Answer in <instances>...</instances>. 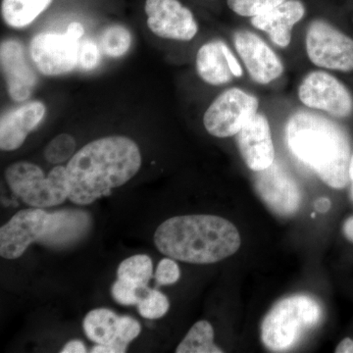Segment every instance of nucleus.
<instances>
[{
    "label": "nucleus",
    "instance_id": "nucleus-1",
    "mask_svg": "<svg viewBox=\"0 0 353 353\" xmlns=\"http://www.w3.org/2000/svg\"><path fill=\"white\" fill-rule=\"evenodd\" d=\"M141 166V150L132 139L123 136L95 139L67 164L69 199L78 205H88L129 182Z\"/></svg>",
    "mask_w": 353,
    "mask_h": 353
},
{
    "label": "nucleus",
    "instance_id": "nucleus-2",
    "mask_svg": "<svg viewBox=\"0 0 353 353\" xmlns=\"http://www.w3.org/2000/svg\"><path fill=\"white\" fill-rule=\"evenodd\" d=\"M292 154L333 189L350 183L352 146L347 132L334 121L314 113L294 114L285 127Z\"/></svg>",
    "mask_w": 353,
    "mask_h": 353
},
{
    "label": "nucleus",
    "instance_id": "nucleus-3",
    "mask_svg": "<svg viewBox=\"0 0 353 353\" xmlns=\"http://www.w3.org/2000/svg\"><path fill=\"white\" fill-rule=\"evenodd\" d=\"M154 243L171 259L194 264H211L232 256L241 248L233 223L215 215L176 216L157 228Z\"/></svg>",
    "mask_w": 353,
    "mask_h": 353
},
{
    "label": "nucleus",
    "instance_id": "nucleus-4",
    "mask_svg": "<svg viewBox=\"0 0 353 353\" xmlns=\"http://www.w3.org/2000/svg\"><path fill=\"white\" fill-rule=\"evenodd\" d=\"M323 310L313 297L296 294L274 304L261 325V340L272 352H288L321 321Z\"/></svg>",
    "mask_w": 353,
    "mask_h": 353
},
{
    "label": "nucleus",
    "instance_id": "nucleus-5",
    "mask_svg": "<svg viewBox=\"0 0 353 353\" xmlns=\"http://www.w3.org/2000/svg\"><path fill=\"white\" fill-rule=\"evenodd\" d=\"M6 180L14 194L32 208H51L69 199L64 166L55 167L46 176L38 165L16 162L6 169Z\"/></svg>",
    "mask_w": 353,
    "mask_h": 353
},
{
    "label": "nucleus",
    "instance_id": "nucleus-6",
    "mask_svg": "<svg viewBox=\"0 0 353 353\" xmlns=\"http://www.w3.org/2000/svg\"><path fill=\"white\" fill-rule=\"evenodd\" d=\"M310 61L321 68L353 71V39L323 20L309 25L305 39Z\"/></svg>",
    "mask_w": 353,
    "mask_h": 353
},
{
    "label": "nucleus",
    "instance_id": "nucleus-7",
    "mask_svg": "<svg viewBox=\"0 0 353 353\" xmlns=\"http://www.w3.org/2000/svg\"><path fill=\"white\" fill-rule=\"evenodd\" d=\"M256 97L238 88L222 92L206 110L203 125L206 131L216 138L236 136L241 128L259 110Z\"/></svg>",
    "mask_w": 353,
    "mask_h": 353
},
{
    "label": "nucleus",
    "instance_id": "nucleus-8",
    "mask_svg": "<svg viewBox=\"0 0 353 353\" xmlns=\"http://www.w3.org/2000/svg\"><path fill=\"white\" fill-rule=\"evenodd\" d=\"M299 97L309 108L324 111L336 118H347L353 112L350 90L331 74L315 71L303 79Z\"/></svg>",
    "mask_w": 353,
    "mask_h": 353
},
{
    "label": "nucleus",
    "instance_id": "nucleus-9",
    "mask_svg": "<svg viewBox=\"0 0 353 353\" xmlns=\"http://www.w3.org/2000/svg\"><path fill=\"white\" fill-rule=\"evenodd\" d=\"M80 43L67 32H41L30 43V57L43 75H63L78 67Z\"/></svg>",
    "mask_w": 353,
    "mask_h": 353
},
{
    "label": "nucleus",
    "instance_id": "nucleus-10",
    "mask_svg": "<svg viewBox=\"0 0 353 353\" xmlns=\"http://www.w3.org/2000/svg\"><path fill=\"white\" fill-rule=\"evenodd\" d=\"M254 188L257 196L274 214L289 217L301 208L303 196L299 185L275 162L265 170L255 172Z\"/></svg>",
    "mask_w": 353,
    "mask_h": 353
},
{
    "label": "nucleus",
    "instance_id": "nucleus-11",
    "mask_svg": "<svg viewBox=\"0 0 353 353\" xmlns=\"http://www.w3.org/2000/svg\"><path fill=\"white\" fill-rule=\"evenodd\" d=\"M148 29L159 38L189 41L199 32L194 14L179 0H146Z\"/></svg>",
    "mask_w": 353,
    "mask_h": 353
},
{
    "label": "nucleus",
    "instance_id": "nucleus-12",
    "mask_svg": "<svg viewBox=\"0 0 353 353\" xmlns=\"http://www.w3.org/2000/svg\"><path fill=\"white\" fill-rule=\"evenodd\" d=\"M50 214L41 208L24 209L16 213L0 229V255L6 259L20 257L34 241L48 231Z\"/></svg>",
    "mask_w": 353,
    "mask_h": 353
},
{
    "label": "nucleus",
    "instance_id": "nucleus-13",
    "mask_svg": "<svg viewBox=\"0 0 353 353\" xmlns=\"http://www.w3.org/2000/svg\"><path fill=\"white\" fill-rule=\"evenodd\" d=\"M234 46L255 83L267 85L282 76L284 66L278 55L263 39L248 31L234 36Z\"/></svg>",
    "mask_w": 353,
    "mask_h": 353
},
{
    "label": "nucleus",
    "instance_id": "nucleus-14",
    "mask_svg": "<svg viewBox=\"0 0 353 353\" xmlns=\"http://www.w3.org/2000/svg\"><path fill=\"white\" fill-rule=\"evenodd\" d=\"M0 63L11 99L15 102H24L29 99L36 88L38 78L28 61L23 44L16 39L2 41Z\"/></svg>",
    "mask_w": 353,
    "mask_h": 353
},
{
    "label": "nucleus",
    "instance_id": "nucleus-15",
    "mask_svg": "<svg viewBox=\"0 0 353 353\" xmlns=\"http://www.w3.org/2000/svg\"><path fill=\"white\" fill-rule=\"evenodd\" d=\"M236 143L246 166L253 172L265 170L275 160V148L270 125L262 114L256 113L236 134Z\"/></svg>",
    "mask_w": 353,
    "mask_h": 353
},
{
    "label": "nucleus",
    "instance_id": "nucleus-16",
    "mask_svg": "<svg viewBox=\"0 0 353 353\" xmlns=\"http://www.w3.org/2000/svg\"><path fill=\"white\" fill-rule=\"evenodd\" d=\"M196 71L204 82L221 85L231 82L232 78L243 76L238 59L222 41L203 44L196 54Z\"/></svg>",
    "mask_w": 353,
    "mask_h": 353
},
{
    "label": "nucleus",
    "instance_id": "nucleus-17",
    "mask_svg": "<svg viewBox=\"0 0 353 353\" xmlns=\"http://www.w3.org/2000/svg\"><path fill=\"white\" fill-rule=\"evenodd\" d=\"M43 102L34 101L23 104L2 115L0 120V148L13 152L25 143L28 134L36 130L46 116Z\"/></svg>",
    "mask_w": 353,
    "mask_h": 353
},
{
    "label": "nucleus",
    "instance_id": "nucleus-18",
    "mask_svg": "<svg viewBox=\"0 0 353 353\" xmlns=\"http://www.w3.org/2000/svg\"><path fill=\"white\" fill-rule=\"evenodd\" d=\"M305 14V7L299 0H285L279 6L252 18L253 27L270 37L276 46L285 48L292 41V31Z\"/></svg>",
    "mask_w": 353,
    "mask_h": 353
},
{
    "label": "nucleus",
    "instance_id": "nucleus-19",
    "mask_svg": "<svg viewBox=\"0 0 353 353\" xmlns=\"http://www.w3.org/2000/svg\"><path fill=\"white\" fill-rule=\"evenodd\" d=\"M53 0H2L1 15L13 29L28 27L44 12Z\"/></svg>",
    "mask_w": 353,
    "mask_h": 353
},
{
    "label": "nucleus",
    "instance_id": "nucleus-20",
    "mask_svg": "<svg viewBox=\"0 0 353 353\" xmlns=\"http://www.w3.org/2000/svg\"><path fill=\"white\" fill-rule=\"evenodd\" d=\"M119 320L120 316L109 309H94L83 319V330L88 338L97 345H110L117 338Z\"/></svg>",
    "mask_w": 353,
    "mask_h": 353
},
{
    "label": "nucleus",
    "instance_id": "nucleus-21",
    "mask_svg": "<svg viewBox=\"0 0 353 353\" xmlns=\"http://www.w3.org/2000/svg\"><path fill=\"white\" fill-rule=\"evenodd\" d=\"M176 352L223 353V350L214 345V330L210 323L202 320L190 328Z\"/></svg>",
    "mask_w": 353,
    "mask_h": 353
},
{
    "label": "nucleus",
    "instance_id": "nucleus-22",
    "mask_svg": "<svg viewBox=\"0 0 353 353\" xmlns=\"http://www.w3.org/2000/svg\"><path fill=\"white\" fill-rule=\"evenodd\" d=\"M118 279L136 285L139 289H145L152 277V261L145 254L134 255L119 265Z\"/></svg>",
    "mask_w": 353,
    "mask_h": 353
},
{
    "label": "nucleus",
    "instance_id": "nucleus-23",
    "mask_svg": "<svg viewBox=\"0 0 353 353\" xmlns=\"http://www.w3.org/2000/svg\"><path fill=\"white\" fill-rule=\"evenodd\" d=\"M85 213L73 212V211H61L50 214L48 228H63V231L60 232L54 238L51 239L48 243H63L71 241L79 234H82L85 227Z\"/></svg>",
    "mask_w": 353,
    "mask_h": 353
},
{
    "label": "nucleus",
    "instance_id": "nucleus-24",
    "mask_svg": "<svg viewBox=\"0 0 353 353\" xmlns=\"http://www.w3.org/2000/svg\"><path fill=\"white\" fill-rule=\"evenodd\" d=\"M132 46V34L122 25L105 28L101 36V46L104 54L110 58L124 57Z\"/></svg>",
    "mask_w": 353,
    "mask_h": 353
},
{
    "label": "nucleus",
    "instance_id": "nucleus-25",
    "mask_svg": "<svg viewBox=\"0 0 353 353\" xmlns=\"http://www.w3.org/2000/svg\"><path fill=\"white\" fill-rule=\"evenodd\" d=\"M141 333V325L130 316H121L116 340L110 345H97L92 347V353H124L128 345Z\"/></svg>",
    "mask_w": 353,
    "mask_h": 353
},
{
    "label": "nucleus",
    "instance_id": "nucleus-26",
    "mask_svg": "<svg viewBox=\"0 0 353 353\" xmlns=\"http://www.w3.org/2000/svg\"><path fill=\"white\" fill-rule=\"evenodd\" d=\"M139 312L148 319H159L166 314L170 307L168 299L157 290L146 288L139 299Z\"/></svg>",
    "mask_w": 353,
    "mask_h": 353
},
{
    "label": "nucleus",
    "instance_id": "nucleus-27",
    "mask_svg": "<svg viewBox=\"0 0 353 353\" xmlns=\"http://www.w3.org/2000/svg\"><path fill=\"white\" fill-rule=\"evenodd\" d=\"M75 148V139L71 134H61L46 145L44 157L51 164L62 163L74 157Z\"/></svg>",
    "mask_w": 353,
    "mask_h": 353
},
{
    "label": "nucleus",
    "instance_id": "nucleus-28",
    "mask_svg": "<svg viewBox=\"0 0 353 353\" xmlns=\"http://www.w3.org/2000/svg\"><path fill=\"white\" fill-rule=\"evenodd\" d=\"M285 0H227L233 12L243 17H255L267 12Z\"/></svg>",
    "mask_w": 353,
    "mask_h": 353
},
{
    "label": "nucleus",
    "instance_id": "nucleus-29",
    "mask_svg": "<svg viewBox=\"0 0 353 353\" xmlns=\"http://www.w3.org/2000/svg\"><path fill=\"white\" fill-rule=\"evenodd\" d=\"M146 288L145 289H139L132 283L118 279L112 287V296L118 303L123 304V305H134V304L139 303Z\"/></svg>",
    "mask_w": 353,
    "mask_h": 353
},
{
    "label": "nucleus",
    "instance_id": "nucleus-30",
    "mask_svg": "<svg viewBox=\"0 0 353 353\" xmlns=\"http://www.w3.org/2000/svg\"><path fill=\"white\" fill-rule=\"evenodd\" d=\"M101 52L99 46L90 39L81 41L78 53V67L85 71H90L99 66Z\"/></svg>",
    "mask_w": 353,
    "mask_h": 353
},
{
    "label": "nucleus",
    "instance_id": "nucleus-31",
    "mask_svg": "<svg viewBox=\"0 0 353 353\" xmlns=\"http://www.w3.org/2000/svg\"><path fill=\"white\" fill-rule=\"evenodd\" d=\"M180 268L174 260L164 259L158 264L155 280L161 285H173L180 279Z\"/></svg>",
    "mask_w": 353,
    "mask_h": 353
},
{
    "label": "nucleus",
    "instance_id": "nucleus-32",
    "mask_svg": "<svg viewBox=\"0 0 353 353\" xmlns=\"http://www.w3.org/2000/svg\"><path fill=\"white\" fill-rule=\"evenodd\" d=\"M87 352L85 345L81 341H71L63 347L61 353H85Z\"/></svg>",
    "mask_w": 353,
    "mask_h": 353
},
{
    "label": "nucleus",
    "instance_id": "nucleus-33",
    "mask_svg": "<svg viewBox=\"0 0 353 353\" xmlns=\"http://www.w3.org/2000/svg\"><path fill=\"white\" fill-rule=\"evenodd\" d=\"M67 34H70L72 38L79 39L81 41L83 34H85V29H83V25L79 22H73L69 25L68 29L66 31Z\"/></svg>",
    "mask_w": 353,
    "mask_h": 353
},
{
    "label": "nucleus",
    "instance_id": "nucleus-34",
    "mask_svg": "<svg viewBox=\"0 0 353 353\" xmlns=\"http://www.w3.org/2000/svg\"><path fill=\"white\" fill-rule=\"evenodd\" d=\"M336 353H353V340L350 338L343 339L336 347Z\"/></svg>",
    "mask_w": 353,
    "mask_h": 353
},
{
    "label": "nucleus",
    "instance_id": "nucleus-35",
    "mask_svg": "<svg viewBox=\"0 0 353 353\" xmlns=\"http://www.w3.org/2000/svg\"><path fill=\"white\" fill-rule=\"evenodd\" d=\"M343 233L350 243H353V216L347 218L343 225Z\"/></svg>",
    "mask_w": 353,
    "mask_h": 353
},
{
    "label": "nucleus",
    "instance_id": "nucleus-36",
    "mask_svg": "<svg viewBox=\"0 0 353 353\" xmlns=\"http://www.w3.org/2000/svg\"><path fill=\"white\" fill-rule=\"evenodd\" d=\"M314 206L318 212L326 213L331 208V201H330V199H326V197H321V199L316 201Z\"/></svg>",
    "mask_w": 353,
    "mask_h": 353
},
{
    "label": "nucleus",
    "instance_id": "nucleus-37",
    "mask_svg": "<svg viewBox=\"0 0 353 353\" xmlns=\"http://www.w3.org/2000/svg\"><path fill=\"white\" fill-rule=\"evenodd\" d=\"M350 182L352 183V188H350V197H352L353 201V154L352 155L350 164Z\"/></svg>",
    "mask_w": 353,
    "mask_h": 353
}]
</instances>
